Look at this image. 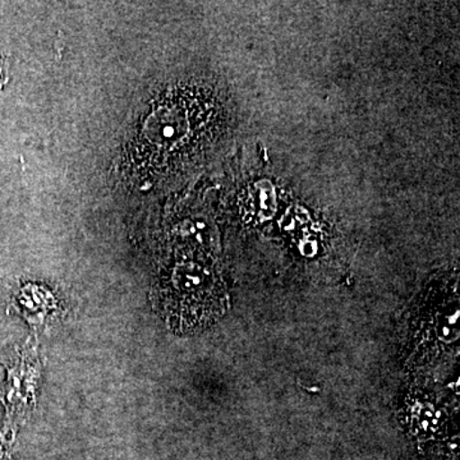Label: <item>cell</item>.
<instances>
[{"instance_id":"1","label":"cell","mask_w":460,"mask_h":460,"mask_svg":"<svg viewBox=\"0 0 460 460\" xmlns=\"http://www.w3.org/2000/svg\"><path fill=\"white\" fill-rule=\"evenodd\" d=\"M219 123V107L205 91H169L154 102L127 151L142 174L163 172L195 154Z\"/></svg>"},{"instance_id":"2","label":"cell","mask_w":460,"mask_h":460,"mask_svg":"<svg viewBox=\"0 0 460 460\" xmlns=\"http://www.w3.org/2000/svg\"><path fill=\"white\" fill-rule=\"evenodd\" d=\"M160 301L171 323L180 329H198L224 311L226 293L217 271L201 261H180L164 275Z\"/></svg>"}]
</instances>
